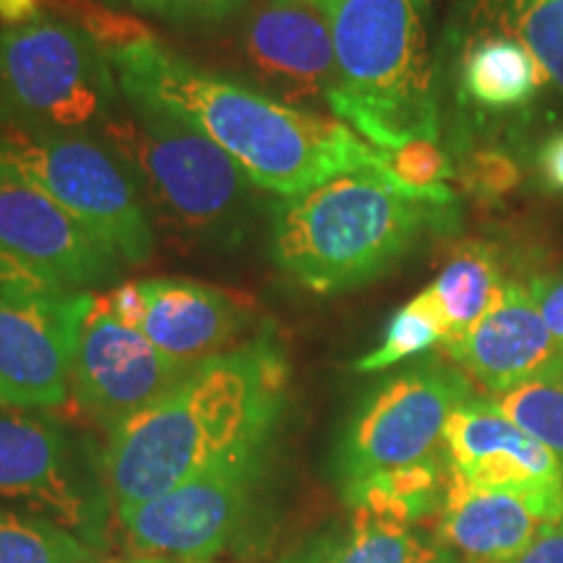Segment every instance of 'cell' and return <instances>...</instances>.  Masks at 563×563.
I'll return each mask as SVG.
<instances>
[{
	"instance_id": "1",
	"label": "cell",
	"mask_w": 563,
	"mask_h": 563,
	"mask_svg": "<svg viewBox=\"0 0 563 563\" xmlns=\"http://www.w3.org/2000/svg\"><path fill=\"white\" fill-rule=\"evenodd\" d=\"M110 60L125 100L152 104L199 131L258 191L290 199L342 173L378 165V152L347 123L290 108L154 37L115 47Z\"/></svg>"
},
{
	"instance_id": "2",
	"label": "cell",
	"mask_w": 563,
	"mask_h": 563,
	"mask_svg": "<svg viewBox=\"0 0 563 563\" xmlns=\"http://www.w3.org/2000/svg\"><path fill=\"white\" fill-rule=\"evenodd\" d=\"M290 365L274 329L194 365L157 402L110 433L104 483L118 506L178 488L272 443Z\"/></svg>"
},
{
	"instance_id": "3",
	"label": "cell",
	"mask_w": 563,
	"mask_h": 563,
	"mask_svg": "<svg viewBox=\"0 0 563 563\" xmlns=\"http://www.w3.org/2000/svg\"><path fill=\"white\" fill-rule=\"evenodd\" d=\"M456 222L452 188H407L378 159L272 203L269 256L306 292L336 295L389 274L422 238Z\"/></svg>"
},
{
	"instance_id": "4",
	"label": "cell",
	"mask_w": 563,
	"mask_h": 563,
	"mask_svg": "<svg viewBox=\"0 0 563 563\" xmlns=\"http://www.w3.org/2000/svg\"><path fill=\"white\" fill-rule=\"evenodd\" d=\"M332 26L336 91L329 112L373 150L439 141L431 53L433 0H321Z\"/></svg>"
},
{
	"instance_id": "5",
	"label": "cell",
	"mask_w": 563,
	"mask_h": 563,
	"mask_svg": "<svg viewBox=\"0 0 563 563\" xmlns=\"http://www.w3.org/2000/svg\"><path fill=\"white\" fill-rule=\"evenodd\" d=\"M100 136L131 173L154 228L191 249H243L256 224L258 188L220 146L125 97Z\"/></svg>"
},
{
	"instance_id": "6",
	"label": "cell",
	"mask_w": 563,
	"mask_h": 563,
	"mask_svg": "<svg viewBox=\"0 0 563 563\" xmlns=\"http://www.w3.org/2000/svg\"><path fill=\"white\" fill-rule=\"evenodd\" d=\"M123 89L108 47L79 21L42 11L0 30V129L100 133Z\"/></svg>"
},
{
	"instance_id": "7",
	"label": "cell",
	"mask_w": 563,
	"mask_h": 563,
	"mask_svg": "<svg viewBox=\"0 0 563 563\" xmlns=\"http://www.w3.org/2000/svg\"><path fill=\"white\" fill-rule=\"evenodd\" d=\"M0 170L53 199L123 264L152 258L157 232L150 211L100 133L0 129Z\"/></svg>"
},
{
	"instance_id": "8",
	"label": "cell",
	"mask_w": 563,
	"mask_h": 563,
	"mask_svg": "<svg viewBox=\"0 0 563 563\" xmlns=\"http://www.w3.org/2000/svg\"><path fill=\"white\" fill-rule=\"evenodd\" d=\"M95 292L0 251V394L9 407L51 410L70 394V365Z\"/></svg>"
},
{
	"instance_id": "9",
	"label": "cell",
	"mask_w": 563,
	"mask_h": 563,
	"mask_svg": "<svg viewBox=\"0 0 563 563\" xmlns=\"http://www.w3.org/2000/svg\"><path fill=\"white\" fill-rule=\"evenodd\" d=\"M473 399L456 365L426 361L386 378L352 415L336 452L342 488L443 452L449 415Z\"/></svg>"
},
{
	"instance_id": "10",
	"label": "cell",
	"mask_w": 563,
	"mask_h": 563,
	"mask_svg": "<svg viewBox=\"0 0 563 563\" xmlns=\"http://www.w3.org/2000/svg\"><path fill=\"white\" fill-rule=\"evenodd\" d=\"M0 498L32 506L84 543L100 540L108 514L95 454L45 410H0Z\"/></svg>"
},
{
	"instance_id": "11",
	"label": "cell",
	"mask_w": 563,
	"mask_h": 563,
	"mask_svg": "<svg viewBox=\"0 0 563 563\" xmlns=\"http://www.w3.org/2000/svg\"><path fill=\"white\" fill-rule=\"evenodd\" d=\"M266 452L269 446L235 456L150 501L118 506L131 548L175 563H207L220 555L251 514Z\"/></svg>"
},
{
	"instance_id": "12",
	"label": "cell",
	"mask_w": 563,
	"mask_h": 563,
	"mask_svg": "<svg viewBox=\"0 0 563 563\" xmlns=\"http://www.w3.org/2000/svg\"><path fill=\"white\" fill-rule=\"evenodd\" d=\"M235 58L245 84L290 108L329 110L336 91L332 26L306 0H256L238 26Z\"/></svg>"
},
{
	"instance_id": "13",
	"label": "cell",
	"mask_w": 563,
	"mask_h": 563,
	"mask_svg": "<svg viewBox=\"0 0 563 563\" xmlns=\"http://www.w3.org/2000/svg\"><path fill=\"white\" fill-rule=\"evenodd\" d=\"M191 368L175 363L150 336L123 327L95 295L70 365V394L108 435L157 402Z\"/></svg>"
},
{
	"instance_id": "14",
	"label": "cell",
	"mask_w": 563,
	"mask_h": 563,
	"mask_svg": "<svg viewBox=\"0 0 563 563\" xmlns=\"http://www.w3.org/2000/svg\"><path fill=\"white\" fill-rule=\"evenodd\" d=\"M0 251L74 290L115 287L123 258L91 238L58 203L0 170Z\"/></svg>"
},
{
	"instance_id": "15",
	"label": "cell",
	"mask_w": 563,
	"mask_h": 563,
	"mask_svg": "<svg viewBox=\"0 0 563 563\" xmlns=\"http://www.w3.org/2000/svg\"><path fill=\"white\" fill-rule=\"evenodd\" d=\"M443 456L449 475L470 485L563 496L559 460L514 426L493 399H467L449 415Z\"/></svg>"
},
{
	"instance_id": "16",
	"label": "cell",
	"mask_w": 563,
	"mask_h": 563,
	"mask_svg": "<svg viewBox=\"0 0 563 563\" xmlns=\"http://www.w3.org/2000/svg\"><path fill=\"white\" fill-rule=\"evenodd\" d=\"M563 517V496L481 488L449 475L439 538L464 563H511Z\"/></svg>"
},
{
	"instance_id": "17",
	"label": "cell",
	"mask_w": 563,
	"mask_h": 563,
	"mask_svg": "<svg viewBox=\"0 0 563 563\" xmlns=\"http://www.w3.org/2000/svg\"><path fill=\"white\" fill-rule=\"evenodd\" d=\"M443 352L496 397L545 373L561 361L563 347L548 332L527 287L506 282L490 311L460 340L443 344Z\"/></svg>"
},
{
	"instance_id": "18",
	"label": "cell",
	"mask_w": 563,
	"mask_h": 563,
	"mask_svg": "<svg viewBox=\"0 0 563 563\" xmlns=\"http://www.w3.org/2000/svg\"><path fill=\"white\" fill-rule=\"evenodd\" d=\"M146 319L141 332L175 363L194 368L232 350L249 332L253 306L243 295L188 277L141 279Z\"/></svg>"
},
{
	"instance_id": "19",
	"label": "cell",
	"mask_w": 563,
	"mask_h": 563,
	"mask_svg": "<svg viewBox=\"0 0 563 563\" xmlns=\"http://www.w3.org/2000/svg\"><path fill=\"white\" fill-rule=\"evenodd\" d=\"M545 70L517 34H481L460 63V97L485 112H519L538 97Z\"/></svg>"
},
{
	"instance_id": "20",
	"label": "cell",
	"mask_w": 563,
	"mask_h": 563,
	"mask_svg": "<svg viewBox=\"0 0 563 563\" xmlns=\"http://www.w3.org/2000/svg\"><path fill=\"white\" fill-rule=\"evenodd\" d=\"M504 285L498 251L483 241L462 243L443 264L439 277L428 285V292L433 295L443 327H446L443 344L467 334L490 311Z\"/></svg>"
},
{
	"instance_id": "21",
	"label": "cell",
	"mask_w": 563,
	"mask_h": 563,
	"mask_svg": "<svg viewBox=\"0 0 563 563\" xmlns=\"http://www.w3.org/2000/svg\"><path fill=\"white\" fill-rule=\"evenodd\" d=\"M433 543H426L412 525L355 509L347 527L311 540L282 563H426Z\"/></svg>"
},
{
	"instance_id": "22",
	"label": "cell",
	"mask_w": 563,
	"mask_h": 563,
	"mask_svg": "<svg viewBox=\"0 0 563 563\" xmlns=\"http://www.w3.org/2000/svg\"><path fill=\"white\" fill-rule=\"evenodd\" d=\"M490 399L514 426L543 443L563 467V355L545 373Z\"/></svg>"
},
{
	"instance_id": "23",
	"label": "cell",
	"mask_w": 563,
	"mask_h": 563,
	"mask_svg": "<svg viewBox=\"0 0 563 563\" xmlns=\"http://www.w3.org/2000/svg\"><path fill=\"white\" fill-rule=\"evenodd\" d=\"M446 340V327L435 308L433 295L428 287L415 295L410 302H405L397 313L386 323L382 342L373 347L368 355L357 357L352 368L357 373H378L386 368H394L402 361L418 357L422 352L433 350L435 344H443Z\"/></svg>"
},
{
	"instance_id": "24",
	"label": "cell",
	"mask_w": 563,
	"mask_h": 563,
	"mask_svg": "<svg viewBox=\"0 0 563 563\" xmlns=\"http://www.w3.org/2000/svg\"><path fill=\"white\" fill-rule=\"evenodd\" d=\"M81 538L40 514L0 509V563H89Z\"/></svg>"
},
{
	"instance_id": "25",
	"label": "cell",
	"mask_w": 563,
	"mask_h": 563,
	"mask_svg": "<svg viewBox=\"0 0 563 563\" xmlns=\"http://www.w3.org/2000/svg\"><path fill=\"white\" fill-rule=\"evenodd\" d=\"M506 24L563 91V0H525L506 9Z\"/></svg>"
},
{
	"instance_id": "26",
	"label": "cell",
	"mask_w": 563,
	"mask_h": 563,
	"mask_svg": "<svg viewBox=\"0 0 563 563\" xmlns=\"http://www.w3.org/2000/svg\"><path fill=\"white\" fill-rule=\"evenodd\" d=\"M382 167L407 188H435L446 186L456 170L446 150H441L439 141L415 139L397 150H376Z\"/></svg>"
},
{
	"instance_id": "27",
	"label": "cell",
	"mask_w": 563,
	"mask_h": 563,
	"mask_svg": "<svg viewBox=\"0 0 563 563\" xmlns=\"http://www.w3.org/2000/svg\"><path fill=\"white\" fill-rule=\"evenodd\" d=\"M456 175H460L462 186L481 201L504 199L522 180L519 162L501 146H477L462 159Z\"/></svg>"
},
{
	"instance_id": "28",
	"label": "cell",
	"mask_w": 563,
	"mask_h": 563,
	"mask_svg": "<svg viewBox=\"0 0 563 563\" xmlns=\"http://www.w3.org/2000/svg\"><path fill=\"white\" fill-rule=\"evenodd\" d=\"M256 0H165L159 16L178 26H220L241 16Z\"/></svg>"
},
{
	"instance_id": "29",
	"label": "cell",
	"mask_w": 563,
	"mask_h": 563,
	"mask_svg": "<svg viewBox=\"0 0 563 563\" xmlns=\"http://www.w3.org/2000/svg\"><path fill=\"white\" fill-rule=\"evenodd\" d=\"M525 287L532 295L540 316H543L548 332L563 347V269L532 274L525 282Z\"/></svg>"
},
{
	"instance_id": "30",
	"label": "cell",
	"mask_w": 563,
	"mask_h": 563,
	"mask_svg": "<svg viewBox=\"0 0 563 563\" xmlns=\"http://www.w3.org/2000/svg\"><path fill=\"white\" fill-rule=\"evenodd\" d=\"M104 306L115 316L123 327L139 329L144 327L146 319V292L141 287V282H123V285L110 287L108 292H102Z\"/></svg>"
},
{
	"instance_id": "31",
	"label": "cell",
	"mask_w": 563,
	"mask_h": 563,
	"mask_svg": "<svg viewBox=\"0 0 563 563\" xmlns=\"http://www.w3.org/2000/svg\"><path fill=\"white\" fill-rule=\"evenodd\" d=\"M534 170L545 191L563 196V129L548 136L534 154Z\"/></svg>"
},
{
	"instance_id": "32",
	"label": "cell",
	"mask_w": 563,
	"mask_h": 563,
	"mask_svg": "<svg viewBox=\"0 0 563 563\" xmlns=\"http://www.w3.org/2000/svg\"><path fill=\"white\" fill-rule=\"evenodd\" d=\"M511 563H563V517L551 527H545L532 540V545Z\"/></svg>"
},
{
	"instance_id": "33",
	"label": "cell",
	"mask_w": 563,
	"mask_h": 563,
	"mask_svg": "<svg viewBox=\"0 0 563 563\" xmlns=\"http://www.w3.org/2000/svg\"><path fill=\"white\" fill-rule=\"evenodd\" d=\"M42 13L40 0H0V19L3 24H24Z\"/></svg>"
},
{
	"instance_id": "34",
	"label": "cell",
	"mask_w": 563,
	"mask_h": 563,
	"mask_svg": "<svg viewBox=\"0 0 563 563\" xmlns=\"http://www.w3.org/2000/svg\"><path fill=\"white\" fill-rule=\"evenodd\" d=\"M104 3L125 5V9H131V11L154 13V16H159V11H162V5H165V0H104Z\"/></svg>"
},
{
	"instance_id": "35",
	"label": "cell",
	"mask_w": 563,
	"mask_h": 563,
	"mask_svg": "<svg viewBox=\"0 0 563 563\" xmlns=\"http://www.w3.org/2000/svg\"><path fill=\"white\" fill-rule=\"evenodd\" d=\"M426 563H456V559H454V553H449L446 548L439 543V545H433V551L426 559Z\"/></svg>"
},
{
	"instance_id": "36",
	"label": "cell",
	"mask_w": 563,
	"mask_h": 563,
	"mask_svg": "<svg viewBox=\"0 0 563 563\" xmlns=\"http://www.w3.org/2000/svg\"><path fill=\"white\" fill-rule=\"evenodd\" d=\"M118 563H175V561H162V559H131V561H118Z\"/></svg>"
},
{
	"instance_id": "37",
	"label": "cell",
	"mask_w": 563,
	"mask_h": 563,
	"mask_svg": "<svg viewBox=\"0 0 563 563\" xmlns=\"http://www.w3.org/2000/svg\"><path fill=\"white\" fill-rule=\"evenodd\" d=\"M519 3H525V0H504L506 9H511V5H519Z\"/></svg>"
},
{
	"instance_id": "38",
	"label": "cell",
	"mask_w": 563,
	"mask_h": 563,
	"mask_svg": "<svg viewBox=\"0 0 563 563\" xmlns=\"http://www.w3.org/2000/svg\"><path fill=\"white\" fill-rule=\"evenodd\" d=\"M5 407H9V402H5L3 394H0V410H5Z\"/></svg>"
},
{
	"instance_id": "39",
	"label": "cell",
	"mask_w": 563,
	"mask_h": 563,
	"mask_svg": "<svg viewBox=\"0 0 563 563\" xmlns=\"http://www.w3.org/2000/svg\"><path fill=\"white\" fill-rule=\"evenodd\" d=\"M306 3H316V5H319V3H321V0H306Z\"/></svg>"
}]
</instances>
